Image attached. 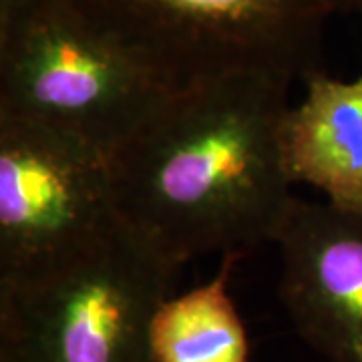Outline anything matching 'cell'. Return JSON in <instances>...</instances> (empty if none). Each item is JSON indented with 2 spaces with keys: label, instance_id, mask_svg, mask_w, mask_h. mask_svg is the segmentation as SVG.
Here are the masks:
<instances>
[{
  "label": "cell",
  "instance_id": "1",
  "mask_svg": "<svg viewBox=\"0 0 362 362\" xmlns=\"http://www.w3.org/2000/svg\"><path fill=\"white\" fill-rule=\"evenodd\" d=\"M290 85L238 73L171 90L111 153L119 218L180 268L274 242L296 197L284 157Z\"/></svg>",
  "mask_w": 362,
  "mask_h": 362
},
{
  "label": "cell",
  "instance_id": "2",
  "mask_svg": "<svg viewBox=\"0 0 362 362\" xmlns=\"http://www.w3.org/2000/svg\"><path fill=\"white\" fill-rule=\"evenodd\" d=\"M177 87L69 0L0 23V117L73 133L109 156Z\"/></svg>",
  "mask_w": 362,
  "mask_h": 362
},
{
  "label": "cell",
  "instance_id": "3",
  "mask_svg": "<svg viewBox=\"0 0 362 362\" xmlns=\"http://www.w3.org/2000/svg\"><path fill=\"white\" fill-rule=\"evenodd\" d=\"M177 270L121 220L63 268L0 284V362H153L149 326Z\"/></svg>",
  "mask_w": 362,
  "mask_h": 362
},
{
  "label": "cell",
  "instance_id": "4",
  "mask_svg": "<svg viewBox=\"0 0 362 362\" xmlns=\"http://www.w3.org/2000/svg\"><path fill=\"white\" fill-rule=\"evenodd\" d=\"M173 87L266 73L290 83L324 71L334 0H69Z\"/></svg>",
  "mask_w": 362,
  "mask_h": 362
},
{
  "label": "cell",
  "instance_id": "5",
  "mask_svg": "<svg viewBox=\"0 0 362 362\" xmlns=\"http://www.w3.org/2000/svg\"><path fill=\"white\" fill-rule=\"evenodd\" d=\"M119 223L107 151L66 131L0 117V284L63 268Z\"/></svg>",
  "mask_w": 362,
  "mask_h": 362
},
{
  "label": "cell",
  "instance_id": "6",
  "mask_svg": "<svg viewBox=\"0 0 362 362\" xmlns=\"http://www.w3.org/2000/svg\"><path fill=\"white\" fill-rule=\"evenodd\" d=\"M274 244L298 334L328 362H362V214L294 197Z\"/></svg>",
  "mask_w": 362,
  "mask_h": 362
},
{
  "label": "cell",
  "instance_id": "7",
  "mask_svg": "<svg viewBox=\"0 0 362 362\" xmlns=\"http://www.w3.org/2000/svg\"><path fill=\"white\" fill-rule=\"evenodd\" d=\"M302 101L288 109L284 157L292 183L314 187L330 206L362 214V73L302 81Z\"/></svg>",
  "mask_w": 362,
  "mask_h": 362
},
{
  "label": "cell",
  "instance_id": "8",
  "mask_svg": "<svg viewBox=\"0 0 362 362\" xmlns=\"http://www.w3.org/2000/svg\"><path fill=\"white\" fill-rule=\"evenodd\" d=\"M240 256H221L216 274L169 294L149 326L153 362H250V337L230 282Z\"/></svg>",
  "mask_w": 362,
  "mask_h": 362
},
{
  "label": "cell",
  "instance_id": "9",
  "mask_svg": "<svg viewBox=\"0 0 362 362\" xmlns=\"http://www.w3.org/2000/svg\"><path fill=\"white\" fill-rule=\"evenodd\" d=\"M338 13L352 14L362 21V0H334Z\"/></svg>",
  "mask_w": 362,
  "mask_h": 362
},
{
  "label": "cell",
  "instance_id": "10",
  "mask_svg": "<svg viewBox=\"0 0 362 362\" xmlns=\"http://www.w3.org/2000/svg\"><path fill=\"white\" fill-rule=\"evenodd\" d=\"M28 0H0V23L8 21L21 6H25Z\"/></svg>",
  "mask_w": 362,
  "mask_h": 362
}]
</instances>
